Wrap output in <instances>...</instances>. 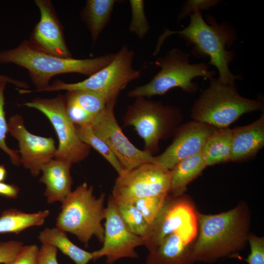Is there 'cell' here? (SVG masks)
Segmentation results:
<instances>
[{
	"label": "cell",
	"mask_w": 264,
	"mask_h": 264,
	"mask_svg": "<svg viewBox=\"0 0 264 264\" xmlns=\"http://www.w3.org/2000/svg\"><path fill=\"white\" fill-rule=\"evenodd\" d=\"M198 235L193 244L195 262L212 263L235 256L248 242L251 213L244 202L217 214H197Z\"/></svg>",
	"instance_id": "1"
},
{
	"label": "cell",
	"mask_w": 264,
	"mask_h": 264,
	"mask_svg": "<svg viewBox=\"0 0 264 264\" xmlns=\"http://www.w3.org/2000/svg\"><path fill=\"white\" fill-rule=\"evenodd\" d=\"M187 26L179 31L165 29L157 41L154 55L157 54L164 40L169 36L177 34L189 44L193 45L192 52L196 56L209 57V64L217 69L218 80L222 84L235 86L236 80L242 76L233 74L229 65L235 57L233 50H228L237 39L234 28L226 22L218 23L215 19L208 16L207 22L200 11H197L190 15Z\"/></svg>",
	"instance_id": "2"
},
{
	"label": "cell",
	"mask_w": 264,
	"mask_h": 264,
	"mask_svg": "<svg viewBox=\"0 0 264 264\" xmlns=\"http://www.w3.org/2000/svg\"><path fill=\"white\" fill-rule=\"evenodd\" d=\"M115 56V53H111L84 59L62 57L40 51L24 41L16 48L0 51V64L12 63L28 71L36 89L18 88L19 93L25 94L46 88L56 75L77 73L89 77L108 65Z\"/></svg>",
	"instance_id": "3"
},
{
	"label": "cell",
	"mask_w": 264,
	"mask_h": 264,
	"mask_svg": "<svg viewBox=\"0 0 264 264\" xmlns=\"http://www.w3.org/2000/svg\"><path fill=\"white\" fill-rule=\"evenodd\" d=\"M93 192V187L86 182L78 186L62 203L56 219L57 228L75 235L86 247L93 236L101 243L104 239L101 222L106 217V195L102 193L96 198Z\"/></svg>",
	"instance_id": "4"
},
{
	"label": "cell",
	"mask_w": 264,
	"mask_h": 264,
	"mask_svg": "<svg viewBox=\"0 0 264 264\" xmlns=\"http://www.w3.org/2000/svg\"><path fill=\"white\" fill-rule=\"evenodd\" d=\"M155 65L160 68L159 71L147 84L129 91V97H151L163 95L175 88L187 93H195L198 85L192 82L194 78L202 77L210 80L216 74L205 63L190 64L189 55L178 48H172L157 58Z\"/></svg>",
	"instance_id": "5"
},
{
	"label": "cell",
	"mask_w": 264,
	"mask_h": 264,
	"mask_svg": "<svg viewBox=\"0 0 264 264\" xmlns=\"http://www.w3.org/2000/svg\"><path fill=\"white\" fill-rule=\"evenodd\" d=\"M263 109L262 101L244 98L235 86L224 85L213 78L195 101L191 116L193 120L220 129L228 128L245 113Z\"/></svg>",
	"instance_id": "6"
},
{
	"label": "cell",
	"mask_w": 264,
	"mask_h": 264,
	"mask_svg": "<svg viewBox=\"0 0 264 264\" xmlns=\"http://www.w3.org/2000/svg\"><path fill=\"white\" fill-rule=\"evenodd\" d=\"M182 118L178 108L140 97L129 106L123 121L134 128L144 141V151L153 155L160 140L174 135Z\"/></svg>",
	"instance_id": "7"
},
{
	"label": "cell",
	"mask_w": 264,
	"mask_h": 264,
	"mask_svg": "<svg viewBox=\"0 0 264 264\" xmlns=\"http://www.w3.org/2000/svg\"><path fill=\"white\" fill-rule=\"evenodd\" d=\"M134 56L133 50L124 45L108 65L86 79L75 83L57 80L39 92L87 90L99 94L107 105H115L121 90L141 76L140 70L133 67Z\"/></svg>",
	"instance_id": "8"
},
{
	"label": "cell",
	"mask_w": 264,
	"mask_h": 264,
	"mask_svg": "<svg viewBox=\"0 0 264 264\" xmlns=\"http://www.w3.org/2000/svg\"><path fill=\"white\" fill-rule=\"evenodd\" d=\"M171 180V170L144 163L118 175L110 196L117 204H132L141 198L169 194Z\"/></svg>",
	"instance_id": "9"
},
{
	"label": "cell",
	"mask_w": 264,
	"mask_h": 264,
	"mask_svg": "<svg viewBox=\"0 0 264 264\" xmlns=\"http://www.w3.org/2000/svg\"><path fill=\"white\" fill-rule=\"evenodd\" d=\"M23 105L36 109L44 113L52 125L59 139L55 159L66 160L72 164L85 159L90 147L79 138L75 126L67 115L65 96L55 98H36Z\"/></svg>",
	"instance_id": "10"
},
{
	"label": "cell",
	"mask_w": 264,
	"mask_h": 264,
	"mask_svg": "<svg viewBox=\"0 0 264 264\" xmlns=\"http://www.w3.org/2000/svg\"><path fill=\"white\" fill-rule=\"evenodd\" d=\"M105 219L103 245L100 249L92 252V260L105 256L107 263L112 264L123 258H137L135 249L145 245L144 240L127 228L120 216L117 204L110 195L106 207Z\"/></svg>",
	"instance_id": "11"
},
{
	"label": "cell",
	"mask_w": 264,
	"mask_h": 264,
	"mask_svg": "<svg viewBox=\"0 0 264 264\" xmlns=\"http://www.w3.org/2000/svg\"><path fill=\"white\" fill-rule=\"evenodd\" d=\"M190 202L184 195L175 197L168 194L162 208L143 238L149 251L175 232L195 229L197 214Z\"/></svg>",
	"instance_id": "12"
},
{
	"label": "cell",
	"mask_w": 264,
	"mask_h": 264,
	"mask_svg": "<svg viewBox=\"0 0 264 264\" xmlns=\"http://www.w3.org/2000/svg\"><path fill=\"white\" fill-rule=\"evenodd\" d=\"M114 105H107L90 128L104 140L120 163L129 170L146 163H152L153 155L133 145L123 133L114 114Z\"/></svg>",
	"instance_id": "13"
},
{
	"label": "cell",
	"mask_w": 264,
	"mask_h": 264,
	"mask_svg": "<svg viewBox=\"0 0 264 264\" xmlns=\"http://www.w3.org/2000/svg\"><path fill=\"white\" fill-rule=\"evenodd\" d=\"M217 129L195 120L180 125L172 143L162 154L153 156L152 163L171 170L179 161L201 152L208 138Z\"/></svg>",
	"instance_id": "14"
},
{
	"label": "cell",
	"mask_w": 264,
	"mask_h": 264,
	"mask_svg": "<svg viewBox=\"0 0 264 264\" xmlns=\"http://www.w3.org/2000/svg\"><path fill=\"white\" fill-rule=\"evenodd\" d=\"M7 123L8 132L19 142L21 164L33 176H38L43 165L55 158L57 149L54 139L30 133L19 114L11 116Z\"/></svg>",
	"instance_id": "15"
},
{
	"label": "cell",
	"mask_w": 264,
	"mask_h": 264,
	"mask_svg": "<svg viewBox=\"0 0 264 264\" xmlns=\"http://www.w3.org/2000/svg\"><path fill=\"white\" fill-rule=\"evenodd\" d=\"M40 19L31 33L30 43L43 52L70 58L71 54L66 43L62 26L50 0H36Z\"/></svg>",
	"instance_id": "16"
},
{
	"label": "cell",
	"mask_w": 264,
	"mask_h": 264,
	"mask_svg": "<svg viewBox=\"0 0 264 264\" xmlns=\"http://www.w3.org/2000/svg\"><path fill=\"white\" fill-rule=\"evenodd\" d=\"M195 229L175 232L149 251L146 264H193V244L190 240Z\"/></svg>",
	"instance_id": "17"
},
{
	"label": "cell",
	"mask_w": 264,
	"mask_h": 264,
	"mask_svg": "<svg viewBox=\"0 0 264 264\" xmlns=\"http://www.w3.org/2000/svg\"><path fill=\"white\" fill-rule=\"evenodd\" d=\"M65 98L66 113L75 126L90 127L107 106L101 96L87 90L67 91Z\"/></svg>",
	"instance_id": "18"
},
{
	"label": "cell",
	"mask_w": 264,
	"mask_h": 264,
	"mask_svg": "<svg viewBox=\"0 0 264 264\" xmlns=\"http://www.w3.org/2000/svg\"><path fill=\"white\" fill-rule=\"evenodd\" d=\"M71 165L66 160L52 159L42 166L43 175L40 181L46 186L44 195L48 203H62L72 192Z\"/></svg>",
	"instance_id": "19"
},
{
	"label": "cell",
	"mask_w": 264,
	"mask_h": 264,
	"mask_svg": "<svg viewBox=\"0 0 264 264\" xmlns=\"http://www.w3.org/2000/svg\"><path fill=\"white\" fill-rule=\"evenodd\" d=\"M264 145V114L254 122L232 129L231 161L254 156Z\"/></svg>",
	"instance_id": "20"
},
{
	"label": "cell",
	"mask_w": 264,
	"mask_h": 264,
	"mask_svg": "<svg viewBox=\"0 0 264 264\" xmlns=\"http://www.w3.org/2000/svg\"><path fill=\"white\" fill-rule=\"evenodd\" d=\"M206 167L201 151L179 161L171 170L169 194L177 197L184 195L188 185Z\"/></svg>",
	"instance_id": "21"
},
{
	"label": "cell",
	"mask_w": 264,
	"mask_h": 264,
	"mask_svg": "<svg viewBox=\"0 0 264 264\" xmlns=\"http://www.w3.org/2000/svg\"><path fill=\"white\" fill-rule=\"evenodd\" d=\"M38 238L43 244L55 247L75 264H87L92 260V252L85 251L74 244L68 239L66 232L57 227L45 228L40 232Z\"/></svg>",
	"instance_id": "22"
},
{
	"label": "cell",
	"mask_w": 264,
	"mask_h": 264,
	"mask_svg": "<svg viewBox=\"0 0 264 264\" xmlns=\"http://www.w3.org/2000/svg\"><path fill=\"white\" fill-rule=\"evenodd\" d=\"M115 0H88L81 13V17L87 26L95 42L109 22Z\"/></svg>",
	"instance_id": "23"
},
{
	"label": "cell",
	"mask_w": 264,
	"mask_h": 264,
	"mask_svg": "<svg viewBox=\"0 0 264 264\" xmlns=\"http://www.w3.org/2000/svg\"><path fill=\"white\" fill-rule=\"evenodd\" d=\"M232 129H218L207 139L201 151L207 166L231 161Z\"/></svg>",
	"instance_id": "24"
},
{
	"label": "cell",
	"mask_w": 264,
	"mask_h": 264,
	"mask_svg": "<svg viewBox=\"0 0 264 264\" xmlns=\"http://www.w3.org/2000/svg\"><path fill=\"white\" fill-rule=\"evenodd\" d=\"M49 214L48 210L34 213H26L15 209L6 210L0 216V234H18L28 227L42 225Z\"/></svg>",
	"instance_id": "25"
},
{
	"label": "cell",
	"mask_w": 264,
	"mask_h": 264,
	"mask_svg": "<svg viewBox=\"0 0 264 264\" xmlns=\"http://www.w3.org/2000/svg\"><path fill=\"white\" fill-rule=\"evenodd\" d=\"M80 139L101 154L114 168L118 175L123 171L119 161L107 143L97 136L90 127L75 126Z\"/></svg>",
	"instance_id": "26"
},
{
	"label": "cell",
	"mask_w": 264,
	"mask_h": 264,
	"mask_svg": "<svg viewBox=\"0 0 264 264\" xmlns=\"http://www.w3.org/2000/svg\"><path fill=\"white\" fill-rule=\"evenodd\" d=\"M117 205L120 216L127 228L132 233L143 238L149 225L141 213L132 204Z\"/></svg>",
	"instance_id": "27"
},
{
	"label": "cell",
	"mask_w": 264,
	"mask_h": 264,
	"mask_svg": "<svg viewBox=\"0 0 264 264\" xmlns=\"http://www.w3.org/2000/svg\"><path fill=\"white\" fill-rule=\"evenodd\" d=\"M130 3L132 18L129 30L139 39H143L150 30L144 10V2L142 0H131Z\"/></svg>",
	"instance_id": "28"
},
{
	"label": "cell",
	"mask_w": 264,
	"mask_h": 264,
	"mask_svg": "<svg viewBox=\"0 0 264 264\" xmlns=\"http://www.w3.org/2000/svg\"><path fill=\"white\" fill-rule=\"evenodd\" d=\"M168 194L141 198L134 201L132 204L141 213L150 225L162 208Z\"/></svg>",
	"instance_id": "29"
},
{
	"label": "cell",
	"mask_w": 264,
	"mask_h": 264,
	"mask_svg": "<svg viewBox=\"0 0 264 264\" xmlns=\"http://www.w3.org/2000/svg\"><path fill=\"white\" fill-rule=\"evenodd\" d=\"M6 84V82L0 83V149L8 155L12 164L18 166L21 164L19 151L10 149L5 141L8 132V123L4 110V90Z\"/></svg>",
	"instance_id": "30"
},
{
	"label": "cell",
	"mask_w": 264,
	"mask_h": 264,
	"mask_svg": "<svg viewBox=\"0 0 264 264\" xmlns=\"http://www.w3.org/2000/svg\"><path fill=\"white\" fill-rule=\"evenodd\" d=\"M248 242L250 247V253L246 262L248 264H264V238L250 233Z\"/></svg>",
	"instance_id": "31"
},
{
	"label": "cell",
	"mask_w": 264,
	"mask_h": 264,
	"mask_svg": "<svg viewBox=\"0 0 264 264\" xmlns=\"http://www.w3.org/2000/svg\"><path fill=\"white\" fill-rule=\"evenodd\" d=\"M23 247V242L19 241L0 242V264H4L13 260Z\"/></svg>",
	"instance_id": "32"
},
{
	"label": "cell",
	"mask_w": 264,
	"mask_h": 264,
	"mask_svg": "<svg viewBox=\"0 0 264 264\" xmlns=\"http://www.w3.org/2000/svg\"><path fill=\"white\" fill-rule=\"evenodd\" d=\"M39 252L36 245L23 246L13 260L4 264H38Z\"/></svg>",
	"instance_id": "33"
},
{
	"label": "cell",
	"mask_w": 264,
	"mask_h": 264,
	"mask_svg": "<svg viewBox=\"0 0 264 264\" xmlns=\"http://www.w3.org/2000/svg\"><path fill=\"white\" fill-rule=\"evenodd\" d=\"M219 0H188L185 2L180 11L178 19L180 20L188 15L200 10H208L210 8L215 6L219 3Z\"/></svg>",
	"instance_id": "34"
},
{
	"label": "cell",
	"mask_w": 264,
	"mask_h": 264,
	"mask_svg": "<svg viewBox=\"0 0 264 264\" xmlns=\"http://www.w3.org/2000/svg\"><path fill=\"white\" fill-rule=\"evenodd\" d=\"M57 250L52 245L43 244L39 249L38 264H59L57 259Z\"/></svg>",
	"instance_id": "35"
},
{
	"label": "cell",
	"mask_w": 264,
	"mask_h": 264,
	"mask_svg": "<svg viewBox=\"0 0 264 264\" xmlns=\"http://www.w3.org/2000/svg\"><path fill=\"white\" fill-rule=\"evenodd\" d=\"M19 191V188L14 184L0 182V196L10 198H15L18 197Z\"/></svg>",
	"instance_id": "36"
},
{
	"label": "cell",
	"mask_w": 264,
	"mask_h": 264,
	"mask_svg": "<svg viewBox=\"0 0 264 264\" xmlns=\"http://www.w3.org/2000/svg\"><path fill=\"white\" fill-rule=\"evenodd\" d=\"M6 82V83H10L17 87L20 89H28V86L25 82L15 79L7 76L3 75L0 74V83Z\"/></svg>",
	"instance_id": "37"
},
{
	"label": "cell",
	"mask_w": 264,
	"mask_h": 264,
	"mask_svg": "<svg viewBox=\"0 0 264 264\" xmlns=\"http://www.w3.org/2000/svg\"><path fill=\"white\" fill-rule=\"evenodd\" d=\"M7 171L3 164H0V182H3L6 179Z\"/></svg>",
	"instance_id": "38"
}]
</instances>
